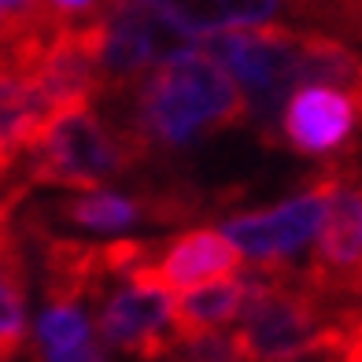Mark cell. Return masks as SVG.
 <instances>
[{
	"mask_svg": "<svg viewBox=\"0 0 362 362\" xmlns=\"http://www.w3.org/2000/svg\"><path fill=\"white\" fill-rule=\"evenodd\" d=\"M300 281L333 307L362 303V174H337L318 248L300 270Z\"/></svg>",
	"mask_w": 362,
	"mask_h": 362,
	"instance_id": "obj_5",
	"label": "cell"
},
{
	"mask_svg": "<svg viewBox=\"0 0 362 362\" xmlns=\"http://www.w3.org/2000/svg\"><path fill=\"white\" fill-rule=\"evenodd\" d=\"M300 37L303 30L285 23H267L252 30H229L204 41V56L233 78V86L248 100V115L255 119L267 144L277 148V126L288 96L300 89Z\"/></svg>",
	"mask_w": 362,
	"mask_h": 362,
	"instance_id": "obj_3",
	"label": "cell"
},
{
	"mask_svg": "<svg viewBox=\"0 0 362 362\" xmlns=\"http://www.w3.org/2000/svg\"><path fill=\"white\" fill-rule=\"evenodd\" d=\"M244 307V285L240 277H226V281L192 288L185 296L174 300V315H170V329L177 344H189L204 333H218L226 322L240 318Z\"/></svg>",
	"mask_w": 362,
	"mask_h": 362,
	"instance_id": "obj_11",
	"label": "cell"
},
{
	"mask_svg": "<svg viewBox=\"0 0 362 362\" xmlns=\"http://www.w3.org/2000/svg\"><path fill=\"white\" fill-rule=\"evenodd\" d=\"M248 119V100L233 86V78L215 59L196 52L137 81L134 119L119 137L141 163L156 148H185L196 137L244 126Z\"/></svg>",
	"mask_w": 362,
	"mask_h": 362,
	"instance_id": "obj_1",
	"label": "cell"
},
{
	"mask_svg": "<svg viewBox=\"0 0 362 362\" xmlns=\"http://www.w3.org/2000/svg\"><path fill=\"white\" fill-rule=\"evenodd\" d=\"M93 340L89 318L78 307H45L37 318V351H74Z\"/></svg>",
	"mask_w": 362,
	"mask_h": 362,
	"instance_id": "obj_14",
	"label": "cell"
},
{
	"mask_svg": "<svg viewBox=\"0 0 362 362\" xmlns=\"http://www.w3.org/2000/svg\"><path fill=\"white\" fill-rule=\"evenodd\" d=\"M56 215L63 222L86 226V229H126L137 222H152V204L148 196H122V192H78L56 204Z\"/></svg>",
	"mask_w": 362,
	"mask_h": 362,
	"instance_id": "obj_13",
	"label": "cell"
},
{
	"mask_svg": "<svg viewBox=\"0 0 362 362\" xmlns=\"http://www.w3.org/2000/svg\"><path fill=\"white\" fill-rule=\"evenodd\" d=\"M244 307L229 333L237 362H333L340 344V307L315 296L292 262H252Z\"/></svg>",
	"mask_w": 362,
	"mask_h": 362,
	"instance_id": "obj_2",
	"label": "cell"
},
{
	"mask_svg": "<svg viewBox=\"0 0 362 362\" xmlns=\"http://www.w3.org/2000/svg\"><path fill=\"white\" fill-rule=\"evenodd\" d=\"M159 11L167 19L185 30L189 37H215V34H229V30H252V26H267L277 15L285 11V4H159Z\"/></svg>",
	"mask_w": 362,
	"mask_h": 362,
	"instance_id": "obj_12",
	"label": "cell"
},
{
	"mask_svg": "<svg viewBox=\"0 0 362 362\" xmlns=\"http://www.w3.org/2000/svg\"><path fill=\"white\" fill-rule=\"evenodd\" d=\"M34 355H37V362H107L104 348L96 340H89L86 348H74V351H37L34 348Z\"/></svg>",
	"mask_w": 362,
	"mask_h": 362,
	"instance_id": "obj_15",
	"label": "cell"
},
{
	"mask_svg": "<svg viewBox=\"0 0 362 362\" xmlns=\"http://www.w3.org/2000/svg\"><path fill=\"white\" fill-rule=\"evenodd\" d=\"M358 111L344 93L303 86L288 96L277 126V144L292 148L300 156H322L329 159V174H362L358 141H355Z\"/></svg>",
	"mask_w": 362,
	"mask_h": 362,
	"instance_id": "obj_6",
	"label": "cell"
},
{
	"mask_svg": "<svg viewBox=\"0 0 362 362\" xmlns=\"http://www.w3.org/2000/svg\"><path fill=\"white\" fill-rule=\"evenodd\" d=\"M11 167H15V156L8 152V148H4V141H0V177H4Z\"/></svg>",
	"mask_w": 362,
	"mask_h": 362,
	"instance_id": "obj_16",
	"label": "cell"
},
{
	"mask_svg": "<svg viewBox=\"0 0 362 362\" xmlns=\"http://www.w3.org/2000/svg\"><path fill=\"white\" fill-rule=\"evenodd\" d=\"M137 156L104 126L89 100L59 104L30 152V185L100 192L104 181L129 170Z\"/></svg>",
	"mask_w": 362,
	"mask_h": 362,
	"instance_id": "obj_4",
	"label": "cell"
},
{
	"mask_svg": "<svg viewBox=\"0 0 362 362\" xmlns=\"http://www.w3.org/2000/svg\"><path fill=\"white\" fill-rule=\"evenodd\" d=\"M337 189V174H322L310 189L300 196L277 204L259 215H233L226 218L222 237L240 252V259L252 262H288L300 248H307V240L322 229L329 196Z\"/></svg>",
	"mask_w": 362,
	"mask_h": 362,
	"instance_id": "obj_7",
	"label": "cell"
},
{
	"mask_svg": "<svg viewBox=\"0 0 362 362\" xmlns=\"http://www.w3.org/2000/svg\"><path fill=\"white\" fill-rule=\"evenodd\" d=\"M174 296L159 285H126L100 310V337L107 348L126 351L141 362L167 358L174 351Z\"/></svg>",
	"mask_w": 362,
	"mask_h": 362,
	"instance_id": "obj_9",
	"label": "cell"
},
{
	"mask_svg": "<svg viewBox=\"0 0 362 362\" xmlns=\"http://www.w3.org/2000/svg\"><path fill=\"white\" fill-rule=\"evenodd\" d=\"M26 185L0 196V362H11L26 340V252L15 233V211Z\"/></svg>",
	"mask_w": 362,
	"mask_h": 362,
	"instance_id": "obj_10",
	"label": "cell"
},
{
	"mask_svg": "<svg viewBox=\"0 0 362 362\" xmlns=\"http://www.w3.org/2000/svg\"><path fill=\"white\" fill-rule=\"evenodd\" d=\"M244 267L240 252L229 244L218 229H189L174 240H163L159 252L126 274V285H159L174 292H192L196 285H215L233 277Z\"/></svg>",
	"mask_w": 362,
	"mask_h": 362,
	"instance_id": "obj_8",
	"label": "cell"
}]
</instances>
